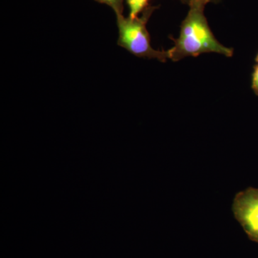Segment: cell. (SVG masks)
I'll list each match as a JSON object with an SVG mask.
<instances>
[{
  "instance_id": "obj_1",
  "label": "cell",
  "mask_w": 258,
  "mask_h": 258,
  "mask_svg": "<svg viewBox=\"0 0 258 258\" xmlns=\"http://www.w3.org/2000/svg\"><path fill=\"white\" fill-rule=\"evenodd\" d=\"M209 3V0H189V10L181 24L179 37L173 39L174 47L168 50L171 60L176 62L206 52H215L226 57L233 55V50L217 41L209 27L205 15V6Z\"/></svg>"
},
{
  "instance_id": "obj_2",
  "label": "cell",
  "mask_w": 258,
  "mask_h": 258,
  "mask_svg": "<svg viewBox=\"0 0 258 258\" xmlns=\"http://www.w3.org/2000/svg\"><path fill=\"white\" fill-rule=\"evenodd\" d=\"M152 11L153 8H149L142 18L134 19L125 18L122 13H115L119 32L118 44L138 57L155 58L164 62L169 58L168 51L154 50L151 46L147 23Z\"/></svg>"
},
{
  "instance_id": "obj_3",
  "label": "cell",
  "mask_w": 258,
  "mask_h": 258,
  "mask_svg": "<svg viewBox=\"0 0 258 258\" xmlns=\"http://www.w3.org/2000/svg\"><path fill=\"white\" fill-rule=\"evenodd\" d=\"M232 212L250 240L258 243V188L249 187L237 193Z\"/></svg>"
},
{
  "instance_id": "obj_4",
  "label": "cell",
  "mask_w": 258,
  "mask_h": 258,
  "mask_svg": "<svg viewBox=\"0 0 258 258\" xmlns=\"http://www.w3.org/2000/svg\"><path fill=\"white\" fill-rule=\"evenodd\" d=\"M130 9L131 18H136L141 12L147 7L149 0H126Z\"/></svg>"
},
{
  "instance_id": "obj_5",
  "label": "cell",
  "mask_w": 258,
  "mask_h": 258,
  "mask_svg": "<svg viewBox=\"0 0 258 258\" xmlns=\"http://www.w3.org/2000/svg\"><path fill=\"white\" fill-rule=\"evenodd\" d=\"M99 3L109 5L115 13H122L123 12V0H96Z\"/></svg>"
},
{
  "instance_id": "obj_6",
  "label": "cell",
  "mask_w": 258,
  "mask_h": 258,
  "mask_svg": "<svg viewBox=\"0 0 258 258\" xmlns=\"http://www.w3.org/2000/svg\"><path fill=\"white\" fill-rule=\"evenodd\" d=\"M251 88L256 96H258V64H254L252 74Z\"/></svg>"
},
{
  "instance_id": "obj_7",
  "label": "cell",
  "mask_w": 258,
  "mask_h": 258,
  "mask_svg": "<svg viewBox=\"0 0 258 258\" xmlns=\"http://www.w3.org/2000/svg\"><path fill=\"white\" fill-rule=\"evenodd\" d=\"M220 0H209V2L210 3H218V2H220Z\"/></svg>"
},
{
  "instance_id": "obj_8",
  "label": "cell",
  "mask_w": 258,
  "mask_h": 258,
  "mask_svg": "<svg viewBox=\"0 0 258 258\" xmlns=\"http://www.w3.org/2000/svg\"><path fill=\"white\" fill-rule=\"evenodd\" d=\"M254 60H255V62H257L258 64V52L257 53V55L255 56V58H254Z\"/></svg>"
}]
</instances>
